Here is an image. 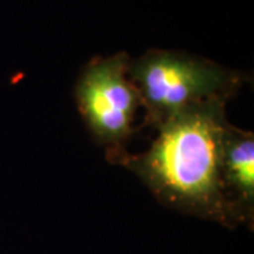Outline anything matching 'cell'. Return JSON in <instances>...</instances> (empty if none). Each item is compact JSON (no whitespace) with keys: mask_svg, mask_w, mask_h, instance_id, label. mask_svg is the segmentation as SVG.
Wrapping results in <instances>:
<instances>
[{"mask_svg":"<svg viewBox=\"0 0 254 254\" xmlns=\"http://www.w3.org/2000/svg\"><path fill=\"white\" fill-rule=\"evenodd\" d=\"M130 57L126 53L95 58L75 85V100L93 138L106 147L113 163L126 154V143L134 133L141 98L128 78Z\"/></svg>","mask_w":254,"mask_h":254,"instance_id":"3","label":"cell"},{"mask_svg":"<svg viewBox=\"0 0 254 254\" xmlns=\"http://www.w3.org/2000/svg\"><path fill=\"white\" fill-rule=\"evenodd\" d=\"M222 190L236 222L253 220L254 215V136L229 125L223 138Z\"/></svg>","mask_w":254,"mask_h":254,"instance_id":"4","label":"cell"},{"mask_svg":"<svg viewBox=\"0 0 254 254\" xmlns=\"http://www.w3.org/2000/svg\"><path fill=\"white\" fill-rule=\"evenodd\" d=\"M226 98H212L180 110L157 127L141 154L126 153L119 164L143 181L161 203L223 225L236 222L222 190L220 165L227 126Z\"/></svg>","mask_w":254,"mask_h":254,"instance_id":"1","label":"cell"},{"mask_svg":"<svg viewBox=\"0 0 254 254\" xmlns=\"http://www.w3.org/2000/svg\"><path fill=\"white\" fill-rule=\"evenodd\" d=\"M128 78L141 98L144 125L157 127L188 106L212 98L235 96L243 78L206 58L151 50L130 61Z\"/></svg>","mask_w":254,"mask_h":254,"instance_id":"2","label":"cell"}]
</instances>
